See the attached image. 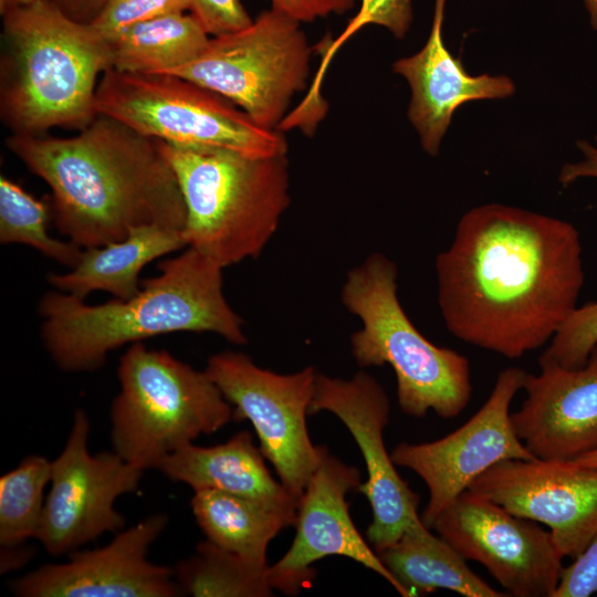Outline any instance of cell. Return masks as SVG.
Returning <instances> with one entry per match:
<instances>
[{
    "mask_svg": "<svg viewBox=\"0 0 597 597\" xmlns=\"http://www.w3.org/2000/svg\"><path fill=\"white\" fill-rule=\"evenodd\" d=\"M312 48L300 22L270 8L248 27L210 36L191 62L167 73L227 98L259 126L280 129L306 87Z\"/></svg>",
    "mask_w": 597,
    "mask_h": 597,
    "instance_id": "obj_9",
    "label": "cell"
},
{
    "mask_svg": "<svg viewBox=\"0 0 597 597\" xmlns=\"http://www.w3.org/2000/svg\"><path fill=\"white\" fill-rule=\"evenodd\" d=\"M357 14L349 21L341 35L326 49L321 67L304 102L310 105L320 104V88L323 75L332 57L341 45L355 32L367 24H377L388 29L397 39H402L412 21L411 0H359Z\"/></svg>",
    "mask_w": 597,
    "mask_h": 597,
    "instance_id": "obj_28",
    "label": "cell"
},
{
    "mask_svg": "<svg viewBox=\"0 0 597 597\" xmlns=\"http://www.w3.org/2000/svg\"><path fill=\"white\" fill-rule=\"evenodd\" d=\"M467 561L480 563L506 596L554 597L565 566L553 535L537 522L462 492L432 527Z\"/></svg>",
    "mask_w": 597,
    "mask_h": 597,
    "instance_id": "obj_13",
    "label": "cell"
},
{
    "mask_svg": "<svg viewBox=\"0 0 597 597\" xmlns=\"http://www.w3.org/2000/svg\"><path fill=\"white\" fill-rule=\"evenodd\" d=\"M38 0H0V12H2L4 9L13 6H24L32 2H35Z\"/></svg>",
    "mask_w": 597,
    "mask_h": 597,
    "instance_id": "obj_39",
    "label": "cell"
},
{
    "mask_svg": "<svg viewBox=\"0 0 597 597\" xmlns=\"http://www.w3.org/2000/svg\"><path fill=\"white\" fill-rule=\"evenodd\" d=\"M521 408L511 412L517 437L536 458L573 461L597 451V345L585 365H540L526 373Z\"/></svg>",
    "mask_w": 597,
    "mask_h": 597,
    "instance_id": "obj_18",
    "label": "cell"
},
{
    "mask_svg": "<svg viewBox=\"0 0 597 597\" xmlns=\"http://www.w3.org/2000/svg\"><path fill=\"white\" fill-rule=\"evenodd\" d=\"M50 201L38 200L17 182L3 175L0 177V242L25 244L73 269L80 262L83 249L70 240L50 235Z\"/></svg>",
    "mask_w": 597,
    "mask_h": 597,
    "instance_id": "obj_26",
    "label": "cell"
},
{
    "mask_svg": "<svg viewBox=\"0 0 597 597\" xmlns=\"http://www.w3.org/2000/svg\"><path fill=\"white\" fill-rule=\"evenodd\" d=\"M187 247L182 232L159 226L133 229L121 240L83 249L80 262L66 273L48 274L56 290L81 300L95 291L126 300L142 287L139 273L153 260Z\"/></svg>",
    "mask_w": 597,
    "mask_h": 597,
    "instance_id": "obj_21",
    "label": "cell"
},
{
    "mask_svg": "<svg viewBox=\"0 0 597 597\" xmlns=\"http://www.w3.org/2000/svg\"><path fill=\"white\" fill-rule=\"evenodd\" d=\"M526 371L501 370L482 407L460 428L430 442H400L390 452L397 467L415 472L429 499L421 515L432 527L438 516L489 468L507 459H536L517 437L511 404L523 388Z\"/></svg>",
    "mask_w": 597,
    "mask_h": 597,
    "instance_id": "obj_12",
    "label": "cell"
},
{
    "mask_svg": "<svg viewBox=\"0 0 597 597\" xmlns=\"http://www.w3.org/2000/svg\"><path fill=\"white\" fill-rule=\"evenodd\" d=\"M119 391L109 410L112 450L145 471L233 419V408L203 370L143 342L117 368Z\"/></svg>",
    "mask_w": 597,
    "mask_h": 597,
    "instance_id": "obj_7",
    "label": "cell"
},
{
    "mask_svg": "<svg viewBox=\"0 0 597 597\" xmlns=\"http://www.w3.org/2000/svg\"><path fill=\"white\" fill-rule=\"evenodd\" d=\"M158 269L126 300L91 305L59 290L46 292L38 306L41 338L56 366L94 371L123 345L177 332H209L247 344L243 320L223 295L222 266L188 247Z\"/></svg>",
    "mask_w": 597,
    "mask_h": 597,
    "instance_id": "obj_3",
    "label": "cell"
},
{
    "mask_svg": "<svg viewBox=\"0 0 597 597\" xmlns=\"http://www.w3.org/2000/svg\"><path fill=\"white\" fill-rule=\"evenodd\" d=\"M398 269L376 252L353 268L342 287L344 306L362 322L350 336V352L362 368L389 365L404 413L458 417L472 395L469 359L427 339L409 320L397 294Z\"/></svg>",
    "mask_w": 597,
    "mask_h": 597,
    "instance_id": "obj_6",
    "label": "cell"
},
{
    "mask_svg": "<svg viewBox=\"0 0 597 597\" xmlns=\"http://www.w3.org/2000/svg\"><path fill=\"white\" fill-rule=\"evenodd\" d=\"M205 371L231 404L233 419L252 423L264 458L300 498L326 450L313 443L306 423L317 371L277 374L233 350L210 356Z\"/></svg>",
    "mask_w": 597,
    "mask_h": 597,
    "instance_id": "obj_10",
    "label": "cell"
},
{
    "mask_svg": "<svg viewBox=\"0 0 597 597\" xmlns=\"http://www.w3.org/2000/svg\"><path fill=\"white\" fill-rule=\"evenodd\" d=\"M597 345V302L577 306L538 358V365L579 368Z\"/></svg>",
    "mask_w": 597,
    "mask_h": 597,
    "instance_id": "obj_29",
    "label": "cell"
},
{
    "mask_svg": "<svg viewBox=\"0 0 597 597\" xmlns=\"http://www.w3.org/2000/svg\"><path fill=\"white\" fill-rule=\"evenodd\" d=\"M573 462L582 465L597 468V451L579 457L576 460H573Z\"/></svg>",
    "mask_w": 597,
    "mask_h": 597,
    "instance_id": "obj_38",
    "label": "cell"
},
{
    "mask_svg": "<svg viewBox=\"0 0 597 597\" xmlns=\"http://www.w3.org/2000/svg\"><path fill=\"white\" fill-rule=\"evenodd\" d=\"M31 557V552L22 546L1 548V574L15 569Z\"/></svg>",
    "mask_w": 597,
    "mask_h": 597,
    "instance_id": "obj_36",
    "label": "cell"
},
{
    "mask_svg": "<svg viewBox=\"0 0 597 597\" xmlns=\"http://www.w3.org/2000/svg\"><path fill=\"white\" fill-rule=\"evenodd\" d=\"M446 0L434 1L430 34L416 54L394 63L395 73L404 76L411 90L408 117L419 134L422 148L431 156L439 151L453 113L462 104L504 98L515 91L505 75L469 74L454 57L442 38Z\"/></svg>",
    "mask_w": 597,
    "mask_h": 597,
    "instance_id": "obj_19",
    "label": "cell"
},
{
    "mask_svg": "<svg viewBox=\"0 0 597 597\" xmlns=\"http://www.w3.org/2000/svg\"><path fill=\"white\" fill-rule=\"evenodd\" d=\"M156 470L193 491L218 490L258 502L295 524L300 498L272 476L249 431L213 447L188 444L164 459Z\"/></svg>",
    "mask_w": 597,
    "mask_h": 597,
    "instance_id": "obj_20",
    "label": "cell"
},
{
    "mask_svg": "<svg viewBox=\"0 0 597 597\" xmlns=\"http://www.w3.org/2000/svg\"><path fill=\"white\" fill-rule=\"evenodd\" d=\"M591 27L597 30V0H584Z\"/></svg>",
    "mask_w": 597,
    "mask_h": 597,
    "instance_id": "obj_37",
    "label": "cell"
},
{
    "mask_svg": "<svg viewBox=\"0 0 597 597\" xmlns=\"http://www.w3.org/2000/svg\"><path fill=\"white\" fill-rule=\"evenodd\" d=\"M186 11H190L189 0H107L90 24L111 41L136 23Z\"/></svg>",
    "mask_w": 597,
    "mask_h": 597,
    "instance_id": "obj_30",
    "label": "cell"
},
{
    "mask_svg": "<svg viewBox=\"0 0 597 597\" xmlns=\"http://www.w3.org/2000/svg\"><path fill=\"white\" fill-rule=\"evenodd\" d=\"M584 159L575 164H566L563 166L558 181L562 186L567 187L579 178H597V136L596 146L590 145L585 140L577 143Z\"/></svg>",
    "mask_w": 597,
    "mask_h": 597,
    "instance_id": "obj_34",
    "label": "cell"
},
{
    "mask_svg": "<svg viewBox=\"0 0 597 597\" xmlns=\"http://www.w3.org/2000/svg\"><path fill=\"white\" fill-rule=\"evenodd\" d=\"M514 515L545 524L563 557H579L597 534V468L507 459L468 488Z\"/></svg>",
    "mask_w": 597,
    "mask_h": 597,
    "instance_id": "obj_15",
    "label": "cell"
},
{
    "mask_svg": "<svg viewBox=\"0 0 597 597\" xmlns=\"http://www.w3.org/2000/svg\"><path fill=\"white\" fill-rule=\"evenodd\" d=\"M52 461L43 455L24 458L0 478L1 548L18 547L36 536L44 507L43 493L51 481Z\"/></svg>",
    "mask_w": 597,
    "mask_h": 597,
    "instance_id": "obj_27",
    "label": "cell"
},
{
    "mask_svg": "<svg viewBox=\"0 0 597 597\" xmlns=\"http://www.w3.org/2000/svg\"><path fill=\"white\" fill-rule=\"evenodd\" d=\"M168 523L154 513L122 530L107 545L71 553L67 562L43 565L11 582L20 597H175L181 595L175 569L147 555Z\"/></svg>",
    "mask_w": 597,
    "mask_h": 597,
    "instance_id": "obj_17",
    "label": "cell"
},
{
    "mask_svg": "<svg viewBox=\"0 0 597 597\" xmlns=\"http://www.w3.org/2000/svg\"><path fill=\"white\" fill-rule=\"evenodd\" d=\"M175 577L181 595L193 597H269L268 567H259L208 540L180 561Z\"/></svg>",
    "mask_w": 597,
    "mask_h": 597,
    "instance_id": "obj_25",
    "label": "cell"
},
{
    "mask_svg": "<svg viewBox=\"0 0 597 597\" xmlns=\"http://www.w3.org/2000/svg\"><path fill=\"white\" fill-rule=\"evenodd\" d=\"M356 0H271L273 9L301 22H312L354 8Z\"/></svg>",
    "mask_w": 597,
    "mask_h": 597,
    "instance_id": "obj_33",
    "label": "cell"
},
{
    "mask_svg": "<svg viewBox=\"0 0 597 597\" xmlns=\"http://www.w3.org/2000/svg\"><path fill=\"white\" fill-rule=\"evenodd\" d=\"M69 17L90 23L107 0H53Z\"/></svg>",
    "mask_w": 597,
    "mask_h": 597,
    "instance_id": "obj_35",
    "label": "cell"
},
{
    "mask_svg": "<svg viewBox=\"0 0 597 597\" xmlns=\"http://www.w3.org/2000/svg\"><path fill=\"white\" fill-rule=\"evenodd\" d=\"M190 507L206 538L259 567H268L271 541L294 522L245 498L218 490L193 491Z\"/></svg>",
    "mask_w": 597,
    "mask_h": 597,
    "instance_id": "obj_23",
    "label": "cell"
},
{
    "mask_svg": "<svg viewBox=\"0 0 597 597\" xmlns=\"http://www.w3.org/2000/svg\"><path fill=\"white\" fill-rule=\"evenodd\" d=\"M400 585L404 597L442 588L465 597H504L474 574L467 559L425 523L405 532L394 544L377 553Z\"/></svg>",
    "mask_w": 597,
    "mask_h": 597,
    "instance_id": "obj_22",
    "label": "cell"
},
{
    "mask_svg": "<svg viewBox=\"0 0 597 597\" xmlns=\"http://www.w3.org/2000/svg\"><path fill=\"white\" fill-rule=\"evenodd\" d=\"M157 142L182 193L187 247L223 269L258 258L291 201L286 155L252 157Z\"/></svg>",
    "mask_w": 597,
    "mask_h": 597,
    "instance_id": "obj_5",
    "label": "cell"
},
{
    "mask_svg": "<svg viewBox=\"0 0 597 597\" xmlns=\"http://www.w3.org/2000/svg\"><path fill=\"white\" fill-rule=\"evenodd\" d=\"M360 471L327 449L298 500L295 536L287 552L269 565L273 590L297 595L314 574L312 565L329 556H342L362 564L383 577L400 596L404 591L395 577L356 528L346 500L357 490Z\"/></svg>",
    "mask_w": 597,
    "mask_h": 597,
    "instance_id": "obj_16",
    "label": "cell"
},
{
    "mask_svg": "<svg viewBox=\"0 0 597 597\" xmlns=\"http://www.w3.org/2000/svg\"><path fill=\"white\" fill-rule=\"evenodd\" d=\"M321 411L336 416L359 447L367 480L357 491L370 504L373 521L366 536L379 553L423 523L418 513L420 498L399 475L385 444L384 430L390 417L387 392L364 370L349 379L317 373L308 412L312 416Z\"/></svg>",
    "mask_w": 597,
    "mask_h": 597,
    "instance_id": "obj_14",
    "label": "cell"
},
{
    "mask_svg": "<svg viewBox=\"0 0 597 597\" xmlns=\"http://www.w3.org/2000/svg\"><path fill=\"white\" fill-rule=\"evenodd\" d=\"M597 593V534L585 552L566 566L554 597H588Z\"/></svg>",
    "mask_w": 597,
    "mask_h": 597,
    "instance_id": "obj_32",
    "label": "cell"
},
{
    "mask_svg": "<svg viewBox=\"0 0 597 597\" xmlns=\"http://www.w3.org/2000/svg\"><path fill=\"white\" fill-rule=\"evenodd\" d=\"M95 112L179 148L226 149L252 157L287 154L282 130L259 126L227 98L176 75L109 69L98 81Z\"/></svg>",
    "mask_w": 597,
    "mask_h": 597,
    "instance_id": "obj_8",
    "label": "cell"
},
{
    "mask_svg": "<svg viewBox=\"0 0 597 597\" xmlns=\"http://www.w3.org/2000/svg\"><path fill=\"white\" fill-rule=\"evenodd\" d=\"M210 35L192 13L175 12L136 23L108 42L111 69L161 74L195 60Z\"/></svg>",
    "mask_w": 597,
    "mask_h": 597,
    "instance_id": "obj_24",
    "label": "cell"
},
{
    "mask_svg": "<svg viewBox=\"0 0 597 597\" xmlns=\"http://www.w3.org/2000/svg\"><path fill=\"white\" fill-rule=\"evenodd\" d=\"M6 146L50 187L53 223L82 249L144 226L184 230L182 193L158 142L112 117L66 138L12 134Z\"/></svg>",
    "mask_w": 597,
    "mask_h": 597,
    "instance_id": "obj_2",
    "label": "cell"
},
{
    "mask_svg": "<svg viewBox=\"0 0 597 597\" xmlns=\"http://www.w3.org/2000/svg\"><path fill=\"white\" fill-rule=\"evenodd\" d=\"M0 114L17 135L86 127L96 116L98 76L111 69L108 42L53 0L1 12Z\"/></svg>",
    "mask_w": 597,
    "mask_h": 597,
    "instance_id": "obj_4",
    "label": "cell"
},
{
    "mask_svg": "<svg viewBox=\"0 0 597 597\" xmlns=\"http://www.w3.org/2000/svg\"><path fill=\"white\" fill-rule=\"evenodd\" d=\"M90 420L76 409L61 453L52 461L51 488L35 538L51 555L71 554L105 533L125 527L114 507L123 494L138 490L143 470L116 452L88 451Z\"/></svg>",
    "mask_w": 597,
    "mask_h": 597,
    "instance_id": "obj_11",
    "label": "cell"
},
{
    "mask_svg": "<svg viewBox=\"0 0 597 597\" xmlns=\"http://www.w3.org/2000/svg\"><path fill=\"white\" fill-rule=\"evenodd\" d=\"M434 268L447 329L510 359L549 343L585 282L570 222L500 203L465 212Z\"/></svg>",
    "mask_w": 597,
    "mask_h": 597,
    "instance_id": "obj_1",
    "label": "cell"
},
{
    "mask_svg": "<svg viewBox=\"0 0 597 597\" xmlns=\"http://www.w3.org/2000/svg\"><path fill=\"white\" fill-rule=\"evenodd\" d=\"M189 2L190 13L210 36L241 30L253 21L241 0H189Z\"/></svg>",
    "mask_w": 597,
    "mask_h": 597,
    "instance_id": "obj_31",
    "label": "cell"
}]
</instances>
